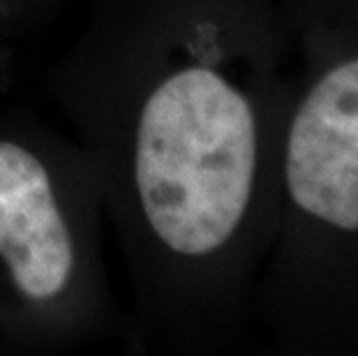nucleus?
Segmentation results:
<instances>
[{
	"instance_id": "f257e3e1",
	"label": "nucleus",
	"mask_w": 358,
	"mask_h": 356,
	"mask_svg": "<svg viewBox=\"0 0 358 356\" xmlns=\"http://www.w3.org/2000/svg\"><path fill=\"white\" fill-rule=\"evenodd\" d=\"M220 51L187 0H109L60 70L148 320L185 313L255 206L262 116Z\"/></svg>"
},
{
	"instance_id": "7ed1b4c3",
	"label": "nucleus",
	"mask_w": 358,
	"mask_h": 356,
	"mask_svg": "<svg viewBox=\"0 0 358 356\" xmlns=\"http://www.w3.org/2000/svg\"><path fill=\"white\" fill-rule=\"evenodd\" d=\"M282 171L299 213L358 232V58L324 72L296 107Z\"/></svg>"
},
{
	"instance_id": "20e7f679",
	"label": "nucleus",
	"mask_w": 358,
	"mask_h": 356,
	"mask_svg": "<svg viewBox=\"0 0 358 356\" xmlns=\"http://www.w3.org/2000/svg\"><path fill=\"white\" fill-rule=\"evenodd\" d=\"M35 3L37 0H0V14L7 19V24H12L17 19V14H24Z\"/></svg>"
},
{
	"instance_id": "f03ea898",
	"label": "nucleus",
	"mask_w": 358,
	"mask_h": 356,
	"mask_svg": "<svg viewBox=\"0 0 358 356\" xmlns=\"http://www.w3.org/2000/svg\"><path fill=\"white\" fill-rule=\"evenodd\" d=\"M102 187L86 150L0 123V338L14 350L88 336L106 313Z\"/></svg>"
}]
</instances>
